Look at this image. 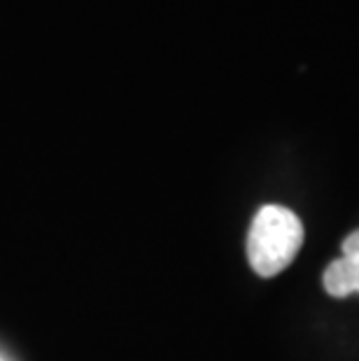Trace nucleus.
Masks as SVG:
<instances>
[{
	"instance_id": "1",
	"label": "nucleus",
	"mask_w": 359,
	"mask_h": 361,
	"mask_svg": "<svg viewBox=\"0 0 359 361\" xmlns=\"http://www.w3.org/2000/svg\"><path fill=\"white\" fill-rule=\"evenodd\" d=\"M301 245V219L282 205H264L255 214L248 233L250 266L262 278H273L296 259Z\"/></svg>"
},
{
	"instance_id": "2",
	"label": "nucleus",
	"mask_w": 359,
	"mask_h": 361,
	"mask_svg": "<svg viewBox=\"0 0 359 361\" xmlns=\"http://www.w3.org/2000/svg\"><path fill=\"white\" fill-rule=\"evenodd\" d=\"M322 282L327 294L336 298L359 294V228L343 240V257L327 266Z\"/></svg>"
}]
</instances>
